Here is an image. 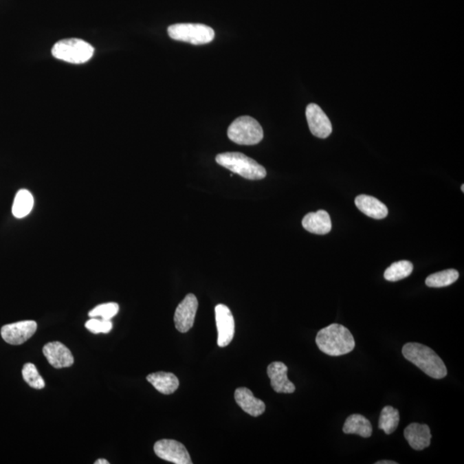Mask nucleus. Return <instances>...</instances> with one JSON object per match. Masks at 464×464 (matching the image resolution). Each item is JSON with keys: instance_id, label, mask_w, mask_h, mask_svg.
<instances>
[{"instance_id": "f257e3e1", "label": "nucleus", "mask_w": 464, "mask_h": 464, "mask_svg": "<svg viewBox=\"0 0 464 464\" xmlns=\"http://www.w3.org/2000/svg\"><path fill=\"white\" fill-rule=\"evenodd\" d=\"M402 354L423 373L434 379H442L447 376V368L438 354L423 344L410 342L402 347Z\"/></svg>"}, {"instance_id": "f03ea898", "label": "nucleus", "mask_w": 464, "mask_h": 464, "mask_svg": "<svg viewBox=\"0 0 464 464\" xmlns=\"http://www.w3.org/2000/svg\"><path fill=\"white\" fill-rule=\"evenodd\" d=\"M316 343L323 353L329 356H342L352 352L355 347L352 333L337 323L322 329L316 337Z\"/></svg>"}, {"instance_id": "7ed1b4c3", "label": "nucleus", "mask_w": 464, "mask_h": 464, "mask_svg": "<svg viewBox=\"0 0 464 464\" xmlns=\"http://www.w3.org/2000/svg\"><path fill=\"white\" fill-rule=\"evenodd\" d=\"M216 162L223 168H227L247 180H261L266 177L267 170L263 165L258 164L246 155L240 153H225L219 154Z\"/></svg>"}, {"instance_id": "20e7f679", "label": "nucleus", "mask_w": 464, "mask_h": 464, "mask_svg": "<svg viewBox=\"0 0 464 464\" xmlns=\"http://www.w3.org/2000/svg\"><path fill=\"white\" fill-rule=\"evenodd\" d=\"M52 54L58 60L71 64H84L94 55V47L85 41L71 38L58 41Z\"/></svg>"}, {"instance_id": "39448f33", "label": "nucleus", "mask_w": 464, "mask_h": 464, "mask_svg": "<svg viewBox=\"0 0 464 464\" xmlns=\"http://www.w3.org/2000/svg\"><path fill=\"white\" fill-rule=\"evenodd\" d=\"M227 134L232 142L242 146H253L263 139V127L250 116H241L234 120Z\"/></svg>"}, {"instance_id": "423d86ee", "label": "nucleus", "mask_w": 464, "mask_h": 464, "mask_svg": "<svg viewBox=\"0 0 464 464\" xmlns=\"http://www.w3.org/2000/svg\"><path fill=\"white\" fill-rule=\"evenodd\" d=\"M171 39L192 45H204L214 39V30L201 23H175L168 27Z\"/></svg>"}, {"instance_id": "0eeeda50", "label": "nucleus", "mask_w": 464, "mask_h": 464, "mask_svg": "<svg viewBox=\"0 0 464 464\" xmlns=\"http://www.w3.org/2000/svg\"><path fill=\"white\" fill-rule=\"evenodd\" d=\"M154 452L161 459L175 464H192L186 447L173 439H161L154 445Z\"/></svg>"}, {"instance_id": "6e6552de", "label": "nucleus", "mask_w": 464, "mask_h": 464, "mask_svg": "<svg viewBox=\"0 0 464 464\" xmlns=\"http://www.w3.org/2000/svg\"><path fill=\"white\" fill-rule=\"evenodd\" d=\"M198 300L194 294H188L177 306L174 316L175 329L181 333H187L194 326Z\"/></svg>"}, {"instance_id": "1a4fd4ad", "label": "nucleus", "mask_w": 464, "mask_h": 464, "mask_svg": "<svg viewBox=\"0 0 464 464\" xmlns=\"http://www.w3.org/2000/svg\"><path fill=\"white\" fill-rule=\"evenodd\" d=\"M37 323L34 321H22L2 327L1 336L10 345H21L30 340L36 332Z\"/></svg>"}, {"instance_id": "9d476101", "label": "nucleus", "mask_w": 464, "mask_h": 464, "mask_svg": "<svg viewBox=\"0 0 464 464\" xmlns=\"http://www.w3.org/2000/svg\"><path fill=\"white\" fill-rule=\"evenodd\" d=\"M215 318L218 329V345L225 347L232 342L235 333L232 313L226 305H218L215 307Z\"/></svg>"}, {"instance_id": "9b49d317", "label": "nucleus", "mask_w": 464, "mask_h": 464, "mask_svg": "<svg viewBox=\"0 0 464 464\" xmlns=\"http://www.w3.org/2000/svg\"><path fill=\"white\" fill-rule=\"evenodd\" d=\"M305 113L309 130L313 135L320 139H326L332 133V124L318 105L311 103L306 108Z\"/></svg>"}, {"instance_id": "f8f14e48", "label": "nucleus", "mask_w": 464, "mask_h": 464, "mask_svg": "<svg viewBox=\"0 0 464 464\" xmlns=\"http://www.w3.org/2000/svg\"><path fill=\"white\" fill-rule=\"evenodd\" d=\"M43 352L48 363L56 369L70 367L74 363L71 351L60 342H54L46 344Z\"/></svg>"}, {"instance_id": "ddd939ff", "label": "nucleus", "mask_w": 464, "mask_h": 464, "mask_svg": "<svg viewBox=\"0 0 464 464\" xmlns=\"http://www.w3.org/2000/svg\"><path fill=\"white\" fill-rule=\"evenodd\" d=\"M287 371V366L282 362H273L267 366L271 386L277 393L291 394L296 390L294 384L289 380Z\"/></svg>"}, {"instance_id": "4468645a", "label": "nucleus", "mask_w": 464, "mask_h": 464, "mask_svg": "<svg viewBox=\"0 0 464 464\" xmlns=\"http://www.w3.org/2000/svg\"><path fill=\"white\" fill-rule=\"evenodd\" d=\"M404 437L409 445L416 450L428 448L431 443V430L428 425L412 423L405 428Z\"/></svg>"}, {"instance_id": "2eb2a0df", "label": "nucleus", "mask_w": 464, "mask_h": 464, "mask_svg": "<svg viewBox=\"0 0 464 464\" xmlns=\"http://www.w3.org/2000/svg\"><path fill=\"white\" fill-rule=\"evenodd\" d=\"M302 225L307 232L316 235H326L332 230L331 219L324 210L308 213L302 219Z\"/></svg>"}, {"instance_id": "dca6fc26", "label": "nucleus", "mask_w": 464, "mask_h": 464, "mask_svg": "<svg viewBox=\"0 0 464 464\" xmlns=\"http://www.w3.org/2000/svg\"><path fill=\"white\" fill-rule=\"evenodd\" d=\"M235 400L244 412L253 417H258L263 415L266 409L264 402L254 397L252 391L247 388H236Z\"/></svg>"}, {"instance_id": "f3484780", "label": "nucleus", "mask_w": 464, "mask_h": 464, "mask_svg": "<svg viewBox=\"0 0 464 464\" xmlns=\"http://www.w3.org/2000/svg\"><path fill=\"white\" fill-rule=\"evenodd\" d=\"M355 205L360 212L371 219H383L388 216L387 206L373 196L366 195L357 196Z\"/></svg>"}, {"instance_id": "a211bd4d", "label": "nucleus", "mask_w": 464, "mask_h": 464, "mask_svg": "<svg viewBox=\"0 0 464 464\" xmlns=\"http://www.w3.org/2000/svg\"><path fill=\"white\" fill-rule=\"evenodd\" d=\"M146 379L162 394H173L179 388L178 378L173 373L159 371V373L148 375Z\"/></svg>"}, {"instance_id": "6ab92c4d", "label": "nucleus", "mask_w": 464, "mask_h": 464, "mask_svg": "<svg viewBox=\"0 0 464 464\" xmlns=\"http://www.w3.org/2000/svg\"><path fill=\"white\" fill-rule=\"evenodd\" d=\"M342 430L346 434H356L363 438H370L373 434V426L371 422L361 415H350L346 419Z\"/></svg>"}, {"instance_id": "aec40b11", "label": "nucleus", "mask_w": 464, "mask_h": 464, "mask_svg": "<svg viewBox=\"0 0 464 464\" xmlns=\"http://www.w3.org/2000/svg\"><path fill=\"white\" fill-rule=\"evenodd\" d=\"M34 206L32 194L27 189L16 192L12 206V214L16 219H23L30 214Z\"/></svg>"}, {"instance_id": "412c9836", "label": "nucleus", "mask_w": 464, "mask_h": 464, "mask_svg": "<svg viewBox=\"0 0 464 464\" xmlns=\"http://www.w3.org/2000/svg\"><path fill=\"white\" fill-rule=\"evenodd\" d=\"M400 422V414L397 408L386 406L382 409L378 428L383 430L386 434H391L397 428Z\"/></svg>"}, {"instance_id": "4be33fe9", "label": "nucleus", "mask_w": 464, "mask_h": 464, "mask_svg": "<svg viewBox=\"0 0 464 464\" xmlns=\"http://www.w3.org/2000/svg\"><path fill=\"white\" fill-rule=\"evenodd\" d=\"M412 270H414V266L410 261H397L385 270L384 276L388 281H399L408 277L412 273Z\"/></svg>"}, {"instance_id": "5701e85b", "label": "nucleus", "mask_w": 464, "mask_h": 464, "mask_svg": "<svg viewBox=\"0 0 464 464\" xmlns=\"http://www.w3.org/2000/svg\"><path fill=\"white\" fill-rule=\"evenodd\" d=\"M459 273L456 269H447L429 275L426 285L429 287L440 288L448 287L459 280Z\"/></svg>"}, {"instance_id": "b1692460", "label": "nucleus", "mask_w": 464, "mask_h": 464, "mask_svg": "<svg viewBox=\"0 0 464 464\" xmlns=\"http://www.w3.org/2000/svg\"><path fill=\"white\" fill-rule=\"evenodd\" d=\"M22 373L24 381L31 388H36V390H43L45 387V381L34 364L27 363L24 364Z\"/></svg>"}, {"instance_id": "393cba45", "label": "nucleus", "mask_w": 464, "mask_h": 464, "mask_svg": "<svg viewBox=\"0 0 464 464\" xmlns=\"http://www.w3.org/2000/svg\"><path fill=\"white\" fill-rule=\"evenodd\" d=\"M119 305L116 302H107L99 305L89 312V318H98L105 320H111L113 316L118 314Z\"/></svg>"}, {"instance_id": "a878e982", "label": "nucleus", "mask_w": 464, "mask_h": 464, "mask_svg": "<svg viewBox=\"0 0 464 464\" xmlns=\"http://www.w3.org/2000/svg\"><path fill=\"white\" fill-rule=\"evenodd\" d=\"M85 328L93 333H108L113 329L111 320L91 318L85 322Z\"/></svg>"}, {"instance_id": "bb28decb", "label": "nucleus", "mask_w": 464, "mask_h": 464, "mask_svg": "<svg viewBox=\"0 0 464 464\" xmlns=\"http://www.w3.org/2000/svg\"><path fill=\"white\" fill-rule=\"evenodd\" d=\"M376 464H397V462H394V461H388V460H383V461H378V462L375 463Z\"/></svg>"}, {"instance_id": "cd10ccee", "label": "nucleus", "mask_w": 464, "mask_h": 464, "mask_svg": "<svg viewBox=\"0 0 464 464\" xmlns=\"http://www.w3.org/2000/svg\"><path fill=\"white\" fill-rule=\"evenodd\" d=\"M109 463L106 459H98L96 461L95 464H109Z\"/></svg>"}, {"instance_id": "c85d7f7f", "label": "nucleus", "mask_w": 464, "mask_h": 464, "mask_svg": "<svg viewBox=\"0 0 464 464\" xmlns=\"http://www.w3.org/2000/svg\"><path fill=\"white\" fill-rule=\"evenodd\" d=\"M462 191H463V192H464V185L463 184L462 185Z\"/></svg>"}]
</instances>
